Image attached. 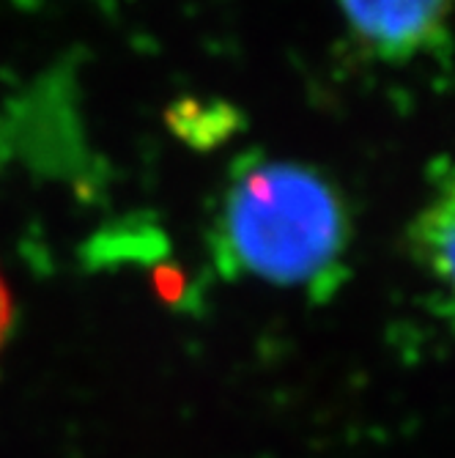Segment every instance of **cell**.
I'll return each mask as SVG.
<instances>
[{
    "label": "cell",
    "mask_w": 455,
    "mask_h": 458,
    "mask_svg": "<svg viewBox=\"0 0 455 458\" xmlns=\"http://www.w3.org/2000/svg\"><path fill=\"white\" fill-rule=\"evenodd\" d=\"M209 244L225 277L324 300L343 280L351 215L335 182L310 165L244 154L217 192Z\"/></svg>",
    "instance_id": "1"
},
{
    "label": "cell",
    "mask_w": 455,
    "mask_h": 458,
    "mask_svg": "<svg viewBox=\"0 0 455 458\" xmlns=\"http://www.w3.org/2000/svg\"><path fill=\"white\" fill-rule=\"evenodd\" d=\"M12 321H14V300H12V291H9V283L0 272V352L6 346V338L12 332Z\"/></svg>",
    "instance_id": "4"
},
{
    "label": "cell",
    "mask_w": 455,
    "mask_h": 458,
    "mask_svg": "<svg viewBox=\"0 0 455 458\" xmlns=\"http://www.w3.org/2000/svg\"><path fill=\"white\" fill-rule=\"evenodd\" d=\"M94 4H118V0H94Z\"/></svg>",
    "instance_id": "5"
},
{
    "label": "cell",
    "mask_w": 455,
    "mask_h": 458,
    "mask_svg": "<svg viewBox=\"0 0 455 458\" xmlns=\"http://www.w3.org/2000/svg\"><path fill=\"white\" fill-rule=\"evenodd\" d=\"M357 47L387 64H409L447 47L455 0H335Z\"/></svg>",
    "instance_id": "2"
},
{
    "label": "cell",
    "mask_w": 455,
    "mask_h": 458,
    "mask_svg": "<svg viewBox=\"0 0 455 458\" xmlns=\"http://www.w3.org/2000/svg\"><path fill=\"white\" fill-rule=\"evenodd\" d=\"M406 244L426 275L455 297V162L431 179V190L406 225Z\"/></svg>",
    "instance_id": "3"
}]
</instances>
